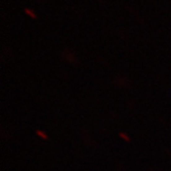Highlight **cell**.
<instances>
[{
    "mask_svg": "<svg viewBox=\"0 0 171 171\" xmlns=\"http://www.w3.org/2000/svg\"><path fill=\"white\" fill-rule=\"evenodd\" d=\"M25 12L28 15H30L31 18L32 19H36V15H35V12H34L33 11H31V9H28V8H26L25 9Z\"/></svg>",
    "mask_w": 171,
    "mask_h": 171,
    "instance_id": "obj_4",
    "label": "cell"
},
{
    "mask_svg": "<svg viewBox=\"0 0 171 171\" xmlns=\"http://www.w3.org/2000/svg\"><path fill=\"white\" fill-rule=\"evenodd\" d=\"M36 135L37 136H39L42 139H44V140H49L50 137L47 136V134L44 131H42V130H40V129H37L36 130Z\"/></svg>",
    "mask_w": 171,
    "mask_h": 171,
    "instance_id": "obj_2",
    "label": "cell"
},
{
    "mask_svg": "<svg viewBox=\"0 0 171 171\" xmlns=\"http://www.w3.org/2000/svg\"><path fill=\"white\" fill-rule=\"evenodd\" d=\"M119 136L123 139V140H125L126 142H129L130 140H131V138H130L129 136H128L127 134H126V133H124V132H121V133H120Z\"/></svg>",
    "mask_w": 171,
    "mask_h": 171,
    "instance_id": "obj_3",
    "label": "cell"
},
{
    "mask_svg": "<svg viewBox=\"0 0 171 171\" xmlns=\"http://www.w3.org/2000/svg\"><path fill=\"white\" fill-rule=\"evenodd\" d=\"M63 57H64V58L67 60L68 62H75L77 61V59H75V57H74V54L68 52V50H66V52L63 54Z\"/></svg>",
    "mask_w": 171,
    "mask_h": 171,
    "instance_id": "obj_1",
    "label": "cell"
}]
</instances>
